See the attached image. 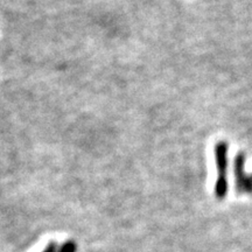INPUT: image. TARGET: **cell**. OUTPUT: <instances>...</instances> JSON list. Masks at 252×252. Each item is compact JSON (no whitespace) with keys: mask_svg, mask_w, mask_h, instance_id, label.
<instances>
[{"mask_svg":"<svg viewBox=\"0 0 252 252\" xmlns=\"http://www.w3.org/2000/svg\"><path fill=\"white\" fill-rule=\"evenodd\" d=\"M228 151L226 141H220L215 145V162L217 167V180L215 184V196L219 200L225 198L228 194Z\"/></svg>","mask_w":252,"mask_h":252,"instance_id":"1","label":"cell"},{"mask_svg":"<svg viewBox=\"0 0 252 252\" xmlns=\"http://www.w3.org/2000/svg\"><path fill=\"white\" fill-rule=\"evenodd\" d=\"M77 244L74 241H67L61 245V248L58 249V252H76Z\"/></svg>","mask_w":252,"mask_h":252,"instance_id":"3","label":"cell"},{"mask_svg":"<svg viewBox=\"0 0 252 252\" xmlns=\"http://www.w3.org/2000/svg\"><path fill=\"white\" fill-rule=\"evenodd\" d=\"M245 154L238 153L234 161L236 189L239 194L252 193V174L245 173Z\"/></svg>","mask_w":252,"mask_h":252,"instance_id":"2","label":"cell"},{"mask_svg":"<svg viewBox=\"0 0 252 252\" xmlns=\"http://www.w3.org/2000/svg\"><path fill=\"white\" fill-rule=\"evenodd\" d=\"M42 252H58V245H56L55 242H50V243L43 249Z\"/></svg>","mask_w":252,"mask_h":252,"instance_id":"4","label":"cell"}]
</instances>
